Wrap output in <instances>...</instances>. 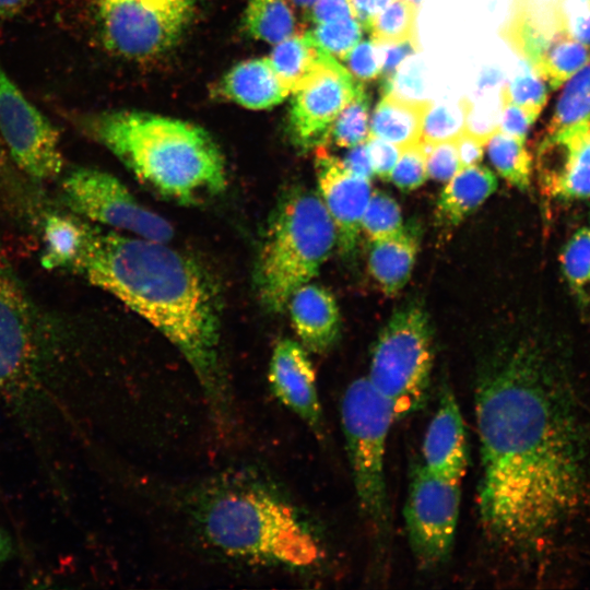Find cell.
<instances>
[{"label":"cell","mask_w":590,"mask_h":590,"mask_svg":"<svg viewBox=\"0 0 590 590\" xmlns=\"http://www.w3.org/2000/svg\"><path fill=\"white\" fill-rule=\"evenodd\" d=\"M474 410L483 531L500 550L534 553L590 499V432L578 390L560 365L523 343L481 367Z\"/></svg>","instance_id":"obj_1"},{"label":"cell","mask_w":590,"mask_h":590,"mask_svg":"<svg viewBox=\"0 0 590 590\" xmlns=\"http://www.w3.org/2000/svg\"><path fill=\"white\" fill-rule=\"evenodd\" d=\"M73 269L167 338L191 366L211 405L225 410L219 295L199 264L166 243L87 225Z\"/></svg>","instance_id":"obj_2"},{"label":"cell","mask_w":590,"mask_h":590,"mask_svg":"<svg viewBox=\"0 0 590 590\" xmlns=\"http://www.w3.org/2000/svg\"><path fill=\"white\" fill-rule=\"evenodd\" d=\"M82 387L0 258V409L35 455L52 450L73 433L83 406Z\"/></svg>","instance_id":"obj_3"},{"label":"cell","mask_w":590,"mask_h":590,"mask_svg":"<svg viewBox=\"0 0 590 590\" xmlns=\"http://www.w3.org/2000/svg\"><path fill=\"white\" fill-rule=\"evenodd\" d=\"M86 133L107 148L157 193L193 203L226 188L222 151L203 128L138 110H108L81 119Z\"/></svg>","instance_id":"obj_4"},{"label":"cell","mask_w":590,"mask_h":590,"mask_svg":"<svg viewBox=\"0 0 590 590\" xmlns=\"http://www.w3.org/2000/svg\"><path fill=\"white\" fill-rule=\"evenodd\" d=\"M197 518L212 546L245 562L302 568L319 555L315 536L295 509L262 489H221L202 503Z\"/></svg>","instance_id":"obj_5"},{"label":"cell","mask_w":590,"mask_h":590,"mask_svg":"<svg viewBox=\"0 0 590 590\" xmlns=\"http://www.w3.org/2000/svg\"><path fill=\"white\" fill-rule=\"evenodd\" d=\"M335 244V227L319 194L294 188L282 197L255 264V288L264 309L283 312L292 294L317 275Z\"/></svg>","instance_id":"obj_6"},{"label":"cell","mask_w":590,"mask_h":590,"mask_svg":"<svg viewBox=\"0 0 590 590\" xmlns=\"http://www.w3.org/2000/svg\"><path fill=\"white\" fill-rule=\"evenodd\" d=\"M394 420L391 404L366 377L355 379L345 389L341 422L353 484L361 512L378 546L386 544L391 532L385 455Z\"/></svg>","instance_id":"obj_7"},{"label":"cell","mask_w":590,"mask_h":590,"mask_svg":"<svg viewBox=\"0 0 590 590\" xmlns=\"http://www.w3.org/2000/svg\"><path fill=\"white\" fill-rule=\"evenodd\" d=\"M433 362L427 314L420 305L410 304L398 309L379 333L366 378L391 404L396 418H401L423 406Z\"/></svg>","instance_id":"obj_8"},{"label":"cell","mask_w":590,"mask_h":590,"mask_svg":"<svg viewBox=\"0 0 590 590\" xmlns=\"http://www.w3.org/2000/svg\"><path fill=\"white\" fill-rule=\"evenodd\" d=\"M103 47L142 61L158 57L181 38L199 0H74Z\"/></svg>","instance_id":"obj_9"},{"label":"cell","mask_w":590,"mask_h":590,"mask_svg":"<svg viewBox=\"0 0 590 590\" xmlns=\"http://www.w3.org/2000/svg\"><path fill=\"white\" fill-rule=\"evenodd\" d=\"M460 480L414 469L403 509L409 544L423 568L442 564L452 550L460 509Z\"/></svg>","instance_id":"obj_10"},{"label":"cell","mask_w":590,"mask_h":590,"mask_svg":"<svg viewBox=\"0 0 590 590\" xmlns=\"http://www.w3.org/2000/svg\"><path fill=\"white\" fill-rule=\"evenodd\" d=\"M62 193L74 213L93 222L161 243L174 236L167 220L142 205L121 181L106 172L76 168L66 176Z\"/></svg>","instance_id":"obj_11"},{"label":"cell","mask_w":590,"mask_h":590,"mask_svg":"<svg viewBox=\"0 0 590 590\" xmlns=\"http://www.w3.org/2000/svg\"><path fill=\"white\" fill-rule=\"evenodd\" d=\"M363 85L341 61L321 50L315 69L291 93L287 130L292 143L304 152L329 143L334 120Z\"/></svg>","instance_id":"obj_12"},{"label":"cell","mask_w":590,"mask_h":590,"mask_svg":"<svg viewBox=\"0 0 590 590\" xmlns=\"http://www.w3.org/2000/svg\"><path fill=\"white\" fill-rule=\"evenodd\" d=\"M0 132L14 162L35 179L57 177L63 165L58 130L23 94L0 61Z\"/></svg>","instance_id":"obj_13"},{"label":"cell","mask_w":590,"mask_h":590,"mask_svg":"<svg viewBox=\"0 0 590 590\" xmlns=\"http://www.w3.org/2000/svg\"><path fill=\"white\" fill-rule=\"evenodd\" d=\"M540 187L558 201L590 199V123L544 133L536 150Z\"/></svg>","instance_id":"obj_14"},{"label":"cell","mask_w":590,"mask_h":590,"mask_svg":"<svg viewBox=\"0 0 590 590\" xmlns=\"http://www.w3.org/2000/svg\"><path fill=\"white\" fill-rule=\"evenodd\" d=\"M315 162L319 196L334 224L337 245L343 255H351L370 199V180L353 175L323 146L317 149Z\"/></svg>","instance_id":"obj_15"},{"label":"cell","mask_w":590,"mask_h":590,"mask_svg":"<svg viewBox=\"0 0 590 590\" xmlns=\"http://www.w3.org/2000/svg\"><path fill=\"white\" fill-rule=\"evenodd\" d=\"M274 396L317 433L322 430V411L311 361L294 340L274 346L268 373Z\"/></svg>","instance_id":"obj_16"},{"label":"cell","mask_w":590,"mask_h":590,"mask_svg":"<svg viewBox=\"0 0 590 590\" xmlns=\"http://www.w3.org/2000/svg\"><path fill=\"white\" fill-rule=\"evenodd\" d=\"M423 465L432 473L460 480L469 459L463 417L453 392L441 390L437 410L423 440Z\"/></svg>","instance_id":"obj_17"},{"label":"cell","mask_w":590,"mask_h":590,"mask_svg":"<svg viewBox=\"0 0 590 590\" xmlns=\"http://www.w3.org/2000/svg\"><path fill=\"white\" fill-rule=\"evenodd\" d=\"M286 308L305 349L321 354L335 344L341 320L337 302L328 290L308 282L292 294Z\"/></svg>","instance_id":"obj_18"},{"label":"cell","mask_w":590,"mask_h":590,"mask_svg":"<svg viewBox=\"0 0 590 590\" xmlns=\"http://www.w3.org/2000/svg\"><path fill=\"white\" fill-rule=\"evenodd\" d=\"M219 91L225 98L255 110L272 108L290 95L268 57L232 67L223 75Z\"/></svg>","instance_id":"obj_19"},{"label":"cell","mask_w":590,"mask_h":590,"mask_svg":"<svg viewBox=\"0 0 590 590\" xmlns=\"http://www.w3.org/2000/svg\"><path fill=\"white\" fill-rule=\"evenodd\" d=\"M417 249V235L411 227L371 241L368 268L385 294L394 295L406 284Z\"/></svg>","instance_id":"obj_20"},{"label":"cell","mask_w":590,"mask_h":590,"mask_svg":"<svg viewBox=\"0 0 590 590\" xmlns=\"http://www.w3.org/2000/svg\"><path fill=\"white\" fill-rule=\"evenodd\" d=\"M497 188L495 175L485 166L461 168L442 189L437 202L438 221L456 226L477 209Z\"/></svg>","instance_id":"obj_21"},{"label":"cell","mask_w":590,"mask_h":590,"mask_svg":"<svg viewBox=\"0 0 590 590\" xmlns=\"http://www.w3.org/2000/svg\"><path fill=\"white\" fill-rule=\"evenodd\" d=\"M429 102L409 101L392 94L381 95L370 116V137L392 143L400 150L418 143Z\"/></svg>","instance_id":"obj_22"},{"label":"cell","mask_w":590,"mask_h":590,"mask_svg":"<svg viewBox=\"0 0 590 590\" xmlns=\"http://www.w3.org/2000/svg\"><path fill=\"white\" fill-rule=\"evenodd\" d=\"M243 25L250 37L272 46L303 32L288 0H248Z\"/></svg>","instance_id":"obj_23"},{"label":"cell","mask_w":590,"mask_h":590,"mask_svg":"<svg viewBox=\"0 0 590 590\" xmlns=\"http://www.w3.org/2000/svg\"><path fill=\"white\" fill-rule=\"evenodd\" d=\"M87 224L68 215L52 214L44 227V252L40 261L46 269L72 268L83 249Z\"/></svg>","instance_id":"obj_24"},{"label":"cell","mask_w":590,"mask_h":590,"mask_svg":"<svg viewBox=\"0 0 590 590\" xmlns=\"http://www.w3.org/2000/svg\"><path fill=\"white\" fill-rule=\"evenodd\" d=\"M320 57L321 50L309 31L296 33L273 45L268 56L290 95L315 69Z\"/></svg>","instance_id":"obj_25"},{"label":"cell","mask_w":590,"mask_h":590,"mask_svg":"<svg viewBox=\"0 0 590 590\" xmlns=\"http://www.w3.org/2000/svg\"><path fill=\"white\" fill-rule=\"evenodd\" d=\"M589 62L590 48L565 31L550 44L534 71L550 88L557 90Z\"/></svg>","instance_id":"obj_26"},{"label":"cell","mask_w":590,"mask_h":590,"mask_svg":"<svg viewBox=\"0 0 590 590\" xmlns=\"http://www.w3.org/2000/svg\"><path fill=\"white\" fill-rule=\"evenodd\" d=\"M491 163L498 174L516 188H530L533 157L526 140L509 135L500 130L494 132L485 143Z\"/></svg>","instance_id":"obj_27"},{"label":"cell","mask_w":590,"mask_h":590,"mask_svg":"<svg viewBox=\"0 0 590 590\" xmlns=\"http://www.w3.org/2000/svg\"><path fill=\"white\" fill-rule=\"evenodd\" d=\"M588 123H590V62L563 85L544 133H556Z\"/></svg>","instance_id":"obj_28"},{"label":"cell","mask_w":590,"mask_h":590,"mask_svg":"<svg viewBox=\"0 0 590 590\" xmlns=\"http://www.w3.org/2000/svg\"><path fill=\"white\" fill-rule=\"evenodd\" d=\"M417 10L410 0H391L368 24L369 39L382 45L417 38Z\"/></svg>","instance_id":"obj_29"},{"label":"cell","mask_w":590,"mask_h":590,"mask_svg":"<svg viewBox=\"0 0 590 590\" xmlns=\"http://www.w3.org/2000/svg\"><path fill=\"white\" fill-rule=\"evenodd\" d=\"M370 93L361 86L352 101L341 110L331 128L329 142L339 148H353L365 143L370 137Z\"/></svg>","instance_id":"obj_30"},{"label":"cell","mask_w":590,"mask_h":590,"mask_svg":"<svg viewBox=\"0 0 590 590\" xmlns=\"http://www.w3.org/2000/svg\"><path fill=\"white\" fill-rule=\"evenodd\" d=\"M467 101L429 102L423 118L421 142L456 141L465 129Z\"/></svg>","instance_id":"obj_31"},{"label":"cell","mask_w":590,"mask_h":590,"mask_svg":"<svg viewBox=\"0 0 590 590\" xmlns=\"http://www.w3.org/2000/svg\"><path fill=\"white\" fill-rule=\"evenodd\" d=\"M562 271L570 288L582 296L590 291V227L577 229L559 256Z\"/></svg>","instance_id":"obj_32"},{"label":"cell","mask_w":590,"mask_h":590,"mask_svg":"<svg viewBox=\"0 0 590 590\" xmlns=\"http://www.w3.org/2000/svg\"><path fill=\"white\" fill-rule=\"evenodd\" d=\"M364 32L356 17L315 24L309 31L319 49L341 62L362 39Z\"/></svg>","instance_id":"obj_33"},{"label":"cell","mask_w":590,"mask_h":590,"mask_svg":"<svg viewBox=\"0 0 590 590\" xmlns=\"http://www.w3.org/2000/svg\"><path fill=\"white\" fill-rule=\"evenodd\" d=\"M402 228V215L397 201L382 191H371L361 223V229L366 237L374 241L391 236Z\"/></svg>","instance_id":"obj_34"},{"label":"cell","mask_w":590,"mask_h":590,"mask_svg":"<svg viewBox=\"0 0 590 590\" xmlns=\"http://www.w3.org/2000/svg\"><path fill=\"white\" fill-rule=\"evenodd\" d=\"M500 101L542 111L547 103V84L527 62L500 88Z\"/></svg>","instance_id":"obj_35"},{"label":"cell","mask_w":590,"mask_h":590,"mask_svg":"<svg viewBox=\"0 0 590 590\" xmlns=\"http://www.w3.org/2000/svg\"><path fill=\"white\" fill-rule=\"evenodd\" d=\"M390 179L402 191L414 190L425 182L426 156L421 141L400 150Z\"/></svg>","instance_id":"obj_36"},{"label":"cell","mask_w":590,"mask_h":590,"mask_svg":"<svg viewBox=\"0 0 590 590\" xmlns=\"http://www.w3.org/2000/svg\"><path fill=\"white\" fill-rule=\"evenodd\" d=\"M352 76L366 84L378 80L380 59L378 46L369 38L361 39L342 61Z\"/></svg>","instance_id":"obj_37"},{"label":"cell","mask_w":590,"mask_h":590,"mask_svg":"<svg viewBox=\"0 0 590 590\" xmlns=\"http://www.w3.org/2000/svg\"><path fill=\"white\" fill-rule=\"evenodd\" d=\"M422 143L426 156L427 177L448 181L460 170L456 141Z\"/></svg>","instance_id":"obj_38"},{"label":"cell","mask_w":590,"mask_h":590,"mask_svg":"<svg viewBox=\"0 0 590 590\" xmlns=\"http://www.w3.org/2000/svg\"><path fill=\"white\" fill-rule=\"evenodd\" d=\"M380 59L379 87L380 94L388 92L389 85L401 62L420 50L417 38L398 43L377 45Z\"/></svg>","instance_id":"obj_39"},{"label":"cell","mask_w":590,"mask_h":590,"mask_svg":"<svg viewBox=\"0 0 590 590\" xmlns=\"http://www.w3.org/2000/svg\"><path fill=\"white\" fill-rule=\"evenodd\" d=\"M542 111L500 101L498 130L509 135L524 139Z\"/></svg>","instance_id":"obj_40"},{"label":"cell","mask_w":590,"mask_h":590,"mask_svg":"<svg viewBox=\"0 0 590 590\" xmlns=\"http://www.w3.org/2000/svg\"><path fill=\"white\" fill-rule=\"evenodd\" d=\"M386 94L409 101H426L423 98L424 82L421 63L412 61L403 68L399 67Z\"/></svg>","instance_id":"obj_41"},{"label":"cell","mask_w":590,"mask_h":590,"mask_svg":"<svg viewBox=\"0 0 590 590\" xmlns=\"http://www.w3.org/2000/svg\"><path fill=\"white\" fill-rule=\"evenodd\" d=\"M374 174L384 180L391 178L400 149L385 140L369 137L365 142Z\"/></svg>","instance_id":"obj_42"},{"label":"cell","mask_w":590,"mask_h":590,"mask_svg":"<svg viewBox=\"0 0 590 590\" xmlns=\"http://www.w3.org/2000/svg\"><path fill=\"white\" fill-rule=\"evenodd\" d=\"M562 12L568 33L590 48V0H573Z\"/></svg>","instance_id":"obj_43"},{"label":"cell","mask_w":590,"mask_h":590,"mask_svg":"<svg viewBox=\"0 0 590 590\" xmlns=\"http://www.w3.org/2000/svg\"><path fill=\"white\" fill-rule=\"evenodd\" d=\"M346 17H355L350 0H318L307 14L314 25Z\"/></svg>","instance_id":"obj_44"},{"label":"cell","mask_w":590,"mask_h":590,"mask_svg":"<svg viewBox=\"0 0 590 590\" xmlns=\"http://www.w3.org/2000/svg\"><path fill=\"white\" fill-rule=\"evenodd\" d=\"M342 161L346 169L353 175L367 180L371 179L374 170L365 143L350 148Z\"/></svg>","instance_id":"obj_45"},{"label":"cell","mask_w":590,"mask_h":590,"mask_svg":"<svg viewBox=\"0 0 590 590\" xmlns=\"http://www.w3.org/2000/svg\"><path fill=\"white\" fill-rule=\"evenodd\" d=\"M457 150L460 163V169L477 165L484 154L485 144L474 137L463 132L457 140Z\"/></svg>","instance_id":"obj_46"},{"label":"cell","mask_w":590,"mask_h":590,"mask_svg":"<svg viewBox=\"0 0 590 590\" xmlns=\"http://www.w3.org/2000/svg\"><path fill=\"white\" fill-rule=\"evenodd\" d=\"M355 17L362 23L365 32L370 21L388 5L391 0H350Z\"/></svg>","instance_id":"obj_47"},{"label":"cell","mask_w":590,"mask_h":590,"mask_svg":"<svg viewBox=\"0 0 590 590\" xmlns=\"http://www.w3.org/2000/svg\"><path fill=\"white\" fill-rule=\"evenodd\" d=\"M26 2L27 0H0V22L16 16Z\"/></svg>","instance_id":"obj_48"},{"label":"cell","mask_w":590,"mask_h":590,"mask_svg":"<svg viewBox=\"0 0 590 590\" xmlns=\"http://www.w3.org/2000/svg\"><path fill=\"white\" fill-rule=\"evenodd\" d=\"M13 553V543L7 531L0 528V564L4 563Z\"/></svg>","instance_id":"obj_49"},{"label":"cell","mask_w":590,"mask_h":590,"mask_svg":"<svg viewBox=\"0 0 590 590\" xmlns=\"http://www.w3.org/2000/svg\"><path fill=\"white\" fill-rule=\"evenodd\" d=\"M290 3L292 4V7H295L297 8L298 10H300L302 12H304V14H308V12L310 11V9L312 8V5L318 1V0H288Z\"/></svg>","instance_id":"obj_50"},{"label":"cell","mask_w":590,"mask_h":590,"mask_svg":"<svg viewBox=\"0 0 590 590\" xmlns=\"http://www.w3.org/2000/svg\"><path fill=\"white\" fill-rule=\"evenodd\" d=\"M410 1H412V2L415 3L416 5H420V3H421L422 0H410Z\"/></svg>","instance_id":"obj_51"},{"label":"cell","mask_w":590,"mask_h":590,"mask_svg":"<svg viewBox=\"0 0 590 590\" xmlns=\"http://www.w3.org/2000/svg\"><path fill=\"white\" fill-rule=\"evenodd\" d=\"M589 227H590V225H589Z\"/></svg>","instance_id":"obj_52"}]
</instances>
